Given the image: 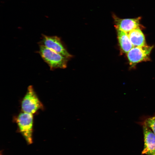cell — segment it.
<instances>
[{
	"label": "cell",
	"mask_w": 155,
	"mask_h": 155,
	"mask_svg": "<svg viewBox=\"0 0 155 155\" xmlns=\"http://www.w3.org/2000/svg\"><path fill=\"white\" fill-rule=\"evenodd\" d=\"M38 51L41 58L49 66L50 70L64 69L67 67L68 58L42 45H39Z\"/></svg>",
	"instance_id": "cell-1"
},
{
	"label": "cell",
	"mask_w": 155,
	"mask_h": 155,
	"mask_svg": "<svg viewBox=\"0 0 155 155\" xmlns=\"http://www.w3.org/2000/svg\"><path fill=\"white\" fill-rule=\"evenodd\" d=\"M17 122L19 131L28 145L33 143L32 114L22 112L19 114Z\"/></svg>",
	"instance_id": "cell-2"
},
{
	"label": "cell",
	"mask_w": 155,
	"mask_h": 155,
	"mask_svg": "<svg viewBox=\"0 0 155 155\" xmlns=\"http://www.w3.org/2000/svg\"><path fill=\"white\" fill-rule=\"evenodd\" d=\"M42 106L32 86H29L22 102L21 107L23 112L33 114Z\"/></svg>",
	"instance_id": "cell-3"
},
{
	"label": "cell",
	"mask_w": 155,
	"mask_h": 155,
	"mask_svg": "<svg viewBox=\"0 0 155 155\" xmlns=\"http://www.w3.org/2000/svg\"><path fill=\"white\" fill-rule=\"evenodd\" d=\"M153 46L146 45L134 47L127 53V57L130 65L133 67L137 63L149 61L150 55Z\"/></svg>",
	"instance_id": "cell-4"
},
{
	"label": "cell",
	"mask_w": 155,
	"mask_h": 155,
	"mask_svg": "<svg viewBox=\"0 0 155 155\" xmlns=\"http://www.w3.org/2000/svg\"><path fill=\"white\" fill-rule=\"evenodd\" d=\"M42 35L41 40L38 43L39 45L44 46L68 58L71 57L59 37L44 34Z\"/></svg>",
	"instance_id": "cell-5"
},
{
	"label": "cell",
	"mask_w": 155,
	"mask_h": 155,
	"mask_svg": "<svg viewBox=\"0 0 155 155\" xmlns=\"http://www.w3.org/2000/svg\"><path fill=\"white\" fill-rule=\"evenodd\" d=\"M113 17L116 29H118L126 33L140 26V17L134 18L121 19L118 17L114 14Z\"/></svg>",
	"instance_id": "cell-6"
},
{
	"label": "cell",
	"mask_w": 155,
	"mask_h": 155,
	"mask_svg": "<svg viewBox=\"0 0 155 155\" xmlns=\"http://www.w3.org/2000/svg\"><path fill=\"white\" fill-rule=\"evenodd\" d=\"M143 129L144 146L142 154L153 155L155 154V135L149 127L144 124Z\"/></svg>",
	"instance_id": "cell-7"
},
{
	"label": "cell",
	"mask_w": 155,
	"mask_h": 155,
	"mask_svg": "<svg viewBox=\"0 0 155 155\" xmlns=\"http://www.w3.org/2000/svg\"><path fill=\"white\" fill-rule=\"evenodd\" d=\"M118 39L121 50L123 53H127L134 47L127 33L116 29Z\"/></svg>",
	"instance_id": "cell-8"
},
{
	"label": "cell",
	"mask_w": 155,
	"mask_h": 155,
	"mask_svg": "<svg viewBox=\"0 0 155 155\" xmlns=\"http://www.w3.org/2000/svg\"><path fill=\"white\" fill-rule=\"evenodd\" d=\"M128 35L134 47L146 45L145 36L140 28H136L129 32Z\"/></svg>",
	"instance_id": "cell-9"
},
{
	"label": "cell",
	"mask_w": 155,
	"mask_h": 155,
	"mask_svg": "<svg viewBox=\"0 0 155 155\" xmlns=\"http://www.w3.org/2000/svg\"><path fill=\"white\" fill-rule=\"evenodd\" d=\"M144 124L149 127L155 135V116L147 119Z\"/></svg>",
	"instance_id": "cell-10"
},
{
	"label": "cell",
	"mask_w": 155,
	"mask_h": 155,
	"mask_svg": "<svg viewBox=\"0 0 155 155\" xmlns=\"http://www.w3.org/2000/svg\"><path fill=\"white\" fill-rule=\"evenodd\" d=\"M155 155V154H154V155Z\"/></svg>",
	"instance_id": "cell-11"
}]
</instances>
